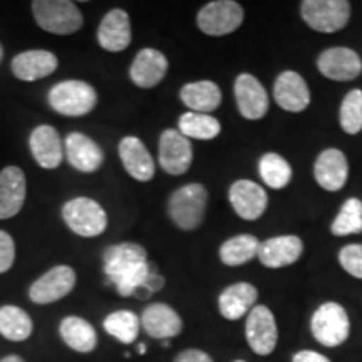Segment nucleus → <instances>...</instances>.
Returning <instances> with one entry per match:
<instances>
[{"label": "nucleus", "mask_w": 362, "mask_h": 362, "mask_svg": "<svg viewBox=\"0 0 362 362\" xmlns=\"http://www.w3.org/2000/svg\"><path fill=\"white\" fill-rule=\"evenodd\" d=\"M151 270L146 248L139 243H115L103 253L104 275L107 282L115 285L121 297L134 296V292L146 282Z\"/></svg>", "instance_id": "f257e3e1"}, {"label": "nucleus", "mask_w": 362, "mask_h": 362, "mask_svg": "<svg viewBox=\"0 0 362 362\" xmlns=\"http://www.w3.org/2000/svg\"><path fill=\"white\" fill-rule=\"evenodd\" d=\"M47 104L61 116L83 117L96 110L98 93L83 79H64L47 90Z\"/></svg>", "instance_id": "f03ea898"}, {"label": "nucleus", "mask_w": 362, "mask_h": 362, "mask_svg": "<svg viewBox=\"0 0 362 362\" xmlns=\"http://www.w3.org/2000/svg\"><path fill=\"white\" fill-rule=\"evenodd\" d=\"M208 206V189L202 183L176 188L168 198V216L180 230L193 232L203 223Z\"/></svg>", "instance_id": "7ed1b4c3"}, {"label": "nucleus", "mask_w": 362, "mask_h": 362, "mask_svg": "<svg viewBox=\"0 0 362 362\" xmlns=\"http://www.w3.org/2000/svg\"><path fill=\"white\" fill-rule=\"evenodd\" d=\"M62 220L72 233L83 238H96L107 230L110 218L99 202L89 197H74L61 208Z\"/></svg>", "instance_id": "20e7f679"}, {"label": "nucleus", "mask_w": 362, "mask_h": 362, "mask_svg": "<svg viewBox=\"0 0 362 362\" xmlns=\"http://www.w3.org/2000/svg\"><path fill=\"white\" fill-rule=\"evenodd\" d=\"M35 24L54 35H72L84 25V16L71 0H34L30 4Z\"/></svg>", "instance_id": "39448f33"}, {"label": "nucleus", "mask_w": 362, "mask_h": 362, "mask_svg": "<svg viewBox=\"0 0 362 362\" xmlns=\"http://www.w3.org/2000/svg\"><path fill=\"white\" fill-rule=\"evenodd\" d=\"M310 330L319 344L325 347H339L349 339V315L337 302H325L312 315Z\"/></svg>", "instance_id": "423d86ee"}, {"label": "nucleus", "mask_w": 362, "mask_h": 362, "mask_svg": "<svg viewBox=\"0 0 362 362\" xmlns=\"http://www.w3.org/2000/svg\"><path fill=\"white\" fill-rule=\"evenodd\" d=\"M300 13L312 30L332 34L349 24L351 4L347 0H304Z\"/></svg>", "instance_id": "0eeeda50"}, {"label": "nucleus", "mask_w": 362, "mask_h": 362, "mask_svg": "<svg viewBox=\"0 0 362 362\" xmlns=\"http://www.w3.org/2000/svg\"><path fill=\"white\" fill-rule=\"evenodd\" d=\"M243 7L235 0H214L200 8L197 25L203 34L221 37L235 33L243 24Z\"/></svg>", "instance_id": "6e6552de"}, {"label": "nucleus", "mask_w": 362, "mask_h": 362, "mask_svg": "<svg viewBox=\"0 0 362 362\" xmlns=\"http://www.w3.org/2000/svg\"><path fill=\"white\" fill-rule=\"evenodd\" d=\"M76 284H78V275L71 265H56L30 284L27 296L33 304L49 305L69 296L74 291Z\"/></svg>", "instance_id": "1a4fd4ad"}, {"label": "nucleus", "mask_w": 362, "mask_h": 362, "mask_svg": "<svg viewBox=\"0 0 362 362\" xmlns=\"http://www.w3.org/2000/svg\"><path fill=\"white\" fill-rule=\"evenodd\" d=\"M158 163L165 173L181 176L189 170L193 163V146L178 129L168 128L160 134L158 143Z\"/></svg>", "instance_id": "9d476101"}, {"label": "nucleus", "mask_w": 362, "mask_h": 362, "mask_svg": "<svg viewBox=\"0 0 362 362\" xmlns=\"http://www.w3.org/2000/svg\"><path fill=\"white\" fill-rule=\"evenodd\" d=\"M245 337L250 349L257 356H270L279 341V329L274 312L265 305H255L248 312Z\"/></svg>", "instance_id": "9b49d317"}, {"label": "nucleus", "mask_w": 362, "mask_h": 362, "mask_svg": "<svg viewBox=\"0 0 362 362\" xmlns=\"http://www.w3.org/2000/svg\"><path fill=\"white\" fill-rule=\"evenodd\" d=\"M29 151L42 170H57L64 160V139L51 124H39L29 134Z\"/></svg>", "instance_id": "f8f14e48"}, {"label": "nucleus", "mask_w": 362, "mask_h": 362, "mask_svg": "<svg viewBox=\"0 0 362 362\" xmlns=\"http://www.w3.org/2000/svg\"><path fill=\"white\" fill-rule=\"evenodd\" d=\"M64 155L72 168L84 175L96 173L104 163V151L99 143L79 131L66 136Z\"/></svg>", "instance_id": "ddd939ff"}, {"label": "nucleus", "mask_w": 362, "mask_h": 362, "mask_svg": "<svg viewBox=\"0 0 362 362\" xmlns=\"http://www.w3.org/2000/svg\"><path fill=\"white\" fill-rule=\"evenodd\" d=\"M170 62L158 49L144 47L136 54L129 66V79L136 88L153 89L168 74Z\"/></svg>", "instance_id": "4468645a"}, {"label": "nucleus", "mask_w": 362, "mask_h": 362, "mask_svg": "<svg viewBox=\"0 0 362 362\" xmlns=\"http://www.w3.org/2000/svg\"><path fill=\"white\" fill-rule=\"evenodd\" d=\"M98 44L106 52H123L133 40L129 13L124 8H111L99 22Z\"/></svg>", "instance_id": "2eb2a0df"}, {"label": "nucleus", "mask_w": 362, "mask_h": 362, "mask_svg": "<svg viewBox=\"0 0 362 362\" xmlns=\"http://www.w3.org/2000/svg\"><path fill=\"white\" fill-rule=\"evenodd\" d=\"M117 155L121 165L131 178L139 183H148L155 178L156 165L151 153L144 146V143L136 136H124L117 144Z\"/></svg>", "instance_id": "dca6fc26"}, {"label": "nucleus", "mask_w": 362, "mask_h": 362, "mask_svg": "<svg viewBox=\"0 0 362 362\" xmlns=\"http://www.w3.org/2000/svg\"><path fill=\"white\" fill-rule=\"evenodd\" d=\"M235 101L238 112L245 119H262L269 111V94L255 76L242 72L235 79Z\"/></svg>", "instance_id": "f3484780"}, {"label": "nucleus", "mask_w": 362, "mask_h": 362, "mask_svg": "<svg viewBox=\"0 0 362 362\" xmlns=\"http://www.w3.org/2000/svg\"><path fill=\"white\" fill-rule=\"evenodd\" d=\"M228 200L235 214L247 221L259 220L269 205L265 189L250 180L235 181L228 189Z\"/></svg>", "instance_id": "a211bd4d"}, {"label": "nucleus", "mask_w": 362, "mask_h": 362, "mask_svg": "<svg viewBox=\"0 0 362 362\" xmlns=\"http://www.w3.org/2000/svg\"><path fill=\"white\" fill-rule=\"evenodd\" d=\"M59 67V59L54 52L45 49H29L12 59L11 71L13 78L24 83H35L54 74Z\"/></svg>", "instance_id": "6ab92c4d"}, {"label": "nucleus", "mask_w": 362, "mask_h": 362, "mask_svg": "<svg viewBox=\"0 0 362 362\" xmlns=\"http://www.w3.org/2000/svg\"><path fill=\"white\" fill-rule=\"evenodd\" d=\"M27 198V178L22 168L8 165L0 171V220L21 214Z\"/></svg>", "instance_id": "aec40b11"}, {"label": "nucleus", "mask_w": 362, "mask_h": 362, "mask_svg": "<svg viewBox=\"0 0 362 362\" xmlns=\"http://www.w3.org/2000/svg\"><path fill=\"white\" fill-rule=\"evenodd\" d=\"M317 69L332 81H352L361 74L362 61L359 54L349 47H330L317 59Z\"/></svg>", "instance_id": "412c9836"}, {"label": "nucleus", "mask_w": 362, "mask_h": 362, "mask_svg": "<svg viewBox=\"0 0 362 362\" xmlns=\"http://www.w3.org/2000/svg\"><path fill=\"white\" fill-rule=\"evenodd\" d=\"M141 327L144 332L151 339L158 341H166V339H173L180 336L183 330V320L178 312L168 304L163 302H155L144 307L141 317Z\"/></svg>", "instance_id": "4be33fe9"}, {"label": "nucleus", "mask_w": 362, "mask_h": 362, "mask_svg": "<svg viewBox=\"0 0 362 362\" xmlns=\"http://www.w3.org/2000/svg\"><path fill=\"white\" fill-rule=\"evenodd\" d=\"M274 98L284 111L302 112L310 104V90L298 72L285 71L275 79Z\"/></svg>", "instance_id": "5701e85b"}, {"label": "nucleus", "mask_w": 362, "mask_h": 362, "mask_svg": "<svg viewBox=\"0 0 362 362\" xmlns=\"http://www.w3.org/2000/svg\"><path fill=\"white\" fill-rule=\"evenodd\" d=\"M314 176L320 188L327 192H339L346 185L349 176V163L341 149H324L317 156L314 165Z\"/></svg>", "instance_id": "b1692460"}, {"label": "nucleus", "mask_w": 362, "mask_h": 362, "mask_svg": "<svg viewBox=\"0 0 362 362\" xmlns=\"http://www.w3.org/2000/svg\"><path fill=\"white\" fill-rule=\"evenodd\" d=\"M302 252H304V243L297 235H282L262 242L257 257L264 267L282 269L296 264L300 259Z\"/></svg>", "instance_id": "393cba45"}, {"label": "nucleus", "mask_w": 362, "mask_h": 362, "mask_svg": "<svg viewBox=\"0 0 362 362\" xmlns=\"http://www.w3.org/2000/svg\"><path fill=\"white\" fill-rule=\"evenodd\" d=\"M259 291L248 282H238L226 287L218 296V310L226 320H238L255 307Z\"/></svg>", "instance_id": "a878e982"}, {"label": "nucleus", "mask_w": 362, "mask_h": 362, "mask_svg": "<svg viewBox=\"0 0 362 362\" xmlns=\"http://www.w3.org/2000/svg\"><path fill=\"white\" fill-rule=\"evenodd\" d=\"M62 342L79 354H89L98 347V332L89 320L79 315H67L59 324Z\"/></svg>", "instance_id": "bb28decb"}, {"label": "nucleus", "mask_w": 362, "mask_h": 362, "mask_svg": "<svg viewBox=\"0 0 362 362\" xmlns=\"http://www.w3.org/2000/svg\"><path fill=\"white\" fill-rule=\"evenodd\" d=\"M180 99L189 111L210 115L221 104V89L214 81H194L185 84L180 90Z\"/></svg>", "instance_id": "cd10ccee"}, {"label": "nucleus", "mask_w": 362, "mask_h": 362, "mask_svg": "<svg viewBox=\"0 0 362 362\" xmlns=\"http://www.w3.org/2000/svg\"><path fill=\"white\" fill-rule=\"evenodd\" d=\"M34 322L21 307L6 304L0 307V336L11 342H24L33 336Z\"/></svg>", "instance_id": "c85d7f7f"}, {"label": "nucleus", "mask_w": 362, "mask_h": 362, "mask_svg": "<svg viewBox=\"0 0 362 362\" xmlns=\"http://www.w3.org/2000/svg\"><path fill=\"white\" fill-rule=\"evenodd\" d=\"M260 242L250 233L235 235L221 243L220 247V260L226 267H240L253 260L259 253Z\"/></svg>", "instance_id": "c756f323"}, {"label": "nucleus", "mask_w": 362, "mask_h": 362, "mask_svg": "<svg viewBox=\"0 0 362 362\" xmlns=\"http://www.w3.org/2000/svg\"><path fill=\"white\" fill-rule=\"evenodd\" d=\"M178 131L185 138L198 139V141H210L220 134L221 124L215 116L202 115V112L187 111L180 116Z\"/></svg>", "instance_id": "7c9ffc66"}, {"label": "nucleus", "mask_w": 362, "mask_h": 362, "mask_svg": "<svg viewBox=\"0 0 362 362\" xmlns=\"http://www.w3.org/2000/svg\"><path fill=\"white\" fill-rule=\"evenodd\" d=\"M103 327L116 341L133 344L139 336L141 320L131 310H116L106 315V319L103 320Z\"/></svg>", "instance_id": "2f4dec72"}, {"label": "nucleus", "mask_w": 362, "mask_h": 362, "mask_svg": "<svg viewBox=\"0 0 362 362\" xmlns=\"http://www.w3.org/2000/svg\"><path fill=\"white\" fill-rule=\"evenodd\" d=\"M259 173L265 185L274 189H282L291 183L292 168L288 161L277 153H265L259 161Z\"/></svg>", "instance_id": "473e14b6"}, {"label": "nucleus", "mask_w": 362, "mask_h": 362, "mask_svg": "<svg viewBox=\"0 0 362 362\" xmlns=\"http://www.w3.org/2000/svg\"><path fill=\"white\" fill-rule=\"evenodd\" d=\"M330 232L336 237H347V235L362 233V202L359 198H349L330 225Z\"/></svg>", "instance_id": "72a5a7b5"}, {"label": "nucleus", "mask_w": 362, "mask_h": 362, "mask_svg": "<svg viewBox=\"0 0 362 362\" xmlns=\"http://www.w3.org/2000/svg\"><path fill=\"white\" fill-rule=\"evenodd\" d=\"M339 123L347 134H357L362 129V90L352 89L346 94L339 110Z\"/></svg>", "instance_id": "f704fd0d"}, {"label": "nucleus", "mask_w": 362, "mask_h": 362, "mask_svg": "<svg viewBox=\"0 0 362 362\" xmlns=\"http://www.w3.org/2000/svg\"><path fill=\"white\" fill-rule=\"evenodd\" d=\"M339 264L347 274L356 279H362V243L346 245L339 252Z\"/></svg>", "instance_id": "c9c22d12"}, {"label": "nucleus", "mask_w": 362, "mask_h": 362, "mask_svg": "<svg viewBox=\"0 0 362 362\" xmlns=\"http://www.w3.org/2000/svg\"><path fill=\"white\" fill-rule=\"evenodd\" d=\"M16 262V240L6 230H0V275L6 274Z\"/></svg>", "instance_id": "e433bc0d"}, {"label": "nucleus", "mask_w": 362, "mask_h": 362, "mask_svg": "<svg viewBox=\"0 0 362 362\" xmlns=\"http://www.w3.org/2000/svg\"><path fill=\"white\" fill-rule=\"evenodd\" d=\"M173 362H214L210 354L200 349H185L176 354Z\"/></svg>", "instance_id": "4c0bfd02"}, {"label": "nucleus", "mask_w": 362, "mask_h": 362, "mask_svg": "<svg viewBox=\"0 0 362 362\" xmlns=\"http://www.w3.org/2000/svg\"><path fill=\"white\" fill-rule=\"evenodd\" d=\"M292 362H330V359L315 351H300L293 354Z\"/></svg>", "instance_id": "58836bf2"}, {"label": "nucleus", "mask_w": 362, "mask_h": 362, "mask_svg": "<svg viewBox=\"0 0 362 362\" xmlns=\"http://www.w3.org/2000/svg\"><path fill=\"white\" fill-rule=\"evenodd\" d=\"M143 287L146 288V291L151 292V293L160 292L161 288L165 287V277H163V275L158 274V272L151 270V274H149V277H148L146 282H144Z\"/></svg>", "instance_id": "ea45409f"}, {"label": "nucleus", "mask_w": 362, "mask_h": 362, "mask_svg": "<svg viewBox=\"0 0 362 362\" xmlns=\"http://www.w3.org/2000/svg\"><path fill=\"white\" fill-rule=\"evenodd\" d=\"M0 362H25V361L22 359L21 356H17V354H8L6 357H2V359H0Z\"/></svg>", "instance_id": "a19ab883"}, {"label": "nucleus", "mask_w": 362, "mask_h": 362, "mask_svg": "<svg viewBox=\"0 0 362 362\" xmlns=\"http://www.w3.org/2000/svg\"><path fill=\"white\" fill-rule=\"evenodd\" d=\"M2 59H4V47L2 44H0V62H2Z\"/></svg>", "instance_id": "79ce46f5"}, {"label": "nucleus", "mask_w": 362, "mask_h": 362, "mask_svg": "<svg viewBox=\"0 0 362 362\" xmlns=\"http://www.w3.org/2000/svg\"><path fill=\"white\" fill-rule=\"evenodd\" d=\"M138 351H139V354H144V351H146V349H144V346H139Z\"/></svg>", "instance_id": "37998d69"}, {"label": "nucleus", "mask_w": 362, "mask_h": 362, "mask_svg": "<svg viewBox=\"0 0 362 362\" xmlns=\"http://www.w3.org/2000/svg\"><path fill=\"white\" fill-rule=\"evenodd\" d=\"M235 362H247V361H242V359H238V361H235Z\"/></svg>", "instance_id": "c03bdc74"}]
</instances>
